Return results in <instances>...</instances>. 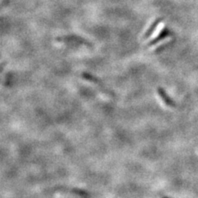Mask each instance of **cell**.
I'll return each mask as SVG.
<instances>
[{
    "mask_svg": "<svg viewBox=\"0 0 198 198\" xmlns=\"http://www.w3.org/2000/svg\"><path fill=\"white\" fill-rule=\"evenodd\" d=\"M162 198H171V197H169V196H164V197Z\"/></svg>",
    "mask_w": 198,
    "mask_h": 198,
    "instance_id": "obj_3",
    "label": "cell"
},
{
    "mask_svg": "<svg viewBox=\"0 0 198 198\" xmlns=\"http://www.w3.org/2000/svg\"><path fill=\"white\" fill-rule=\"evenodd\" d=\"M71 192L75 194V195H77V196H84L88 195L87 191L83 190V189H79V188L72 189V190H71Z\"/></svg>",
    "mask_w": 198,
    "mask_h": 198,
    "instance_id": "obj_2",
    "label": "cell"
},
{
    "mask_svg": "<svg viewBox=\"0 0 198 198\" xmlns=\"http://www.w3.org/2000/svg\"><path fill=\"white\" fill-rule=\"evenodd\" d=\"M164 22H161V23H160V25L158 26L157 28H156V30L155 31V32H154V34H153L152 36H150V39H154L155 38L156 36H159L160 33V32L162 31L163 28H164Z\"/></svg>",
    "mask_w": 198,
    "mask_h": 198,
    "instance_id": "obj_1",
    "label": "cell"
}]
</instances>
